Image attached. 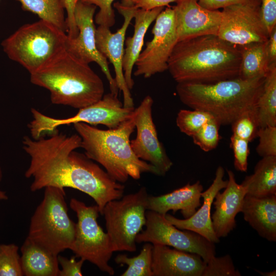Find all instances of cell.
<instances>
[{
    "instance_id": "836d02e7",
    "label": "cell",
    "mask_w": 276,
    "mask_h": 276,
    "mask_svg": "<svg viewBox=\"0 0 276 276\" xmlns=\"http://www.w3.org/2000/svg\"><path fill=\"white\" fill-rule=\"evenodd\" d=\"M229 255L214 257L206 263L202 276H241Z\"/></svg>"
},
{
    "instance_id": "5b68a950",
    "label": "cell",
    "mask_w": 276,
    "mask_h": 276,
    "mask_svg": "<svg viewBox=\"0 0 276 276\" xmlns=\"http://www.w3.org/2000/svg\"><path fill=\"white\" fill-rule=\"evenodd\" d=\"M264 79L238 77L212 83L180 82L176 90L183 104L208 112L221 126L227 125L246 110L256 107Z\"/></svg>"
},
{
    "instance_id": "ba28073f",
    "label": "cell",
    "mask_w": 276,
    "mask_h": 276,
    "mask_svg": "<svg viewBox=\"0 0 276 276\" xmlns=\"http://www.w3.org/2000/svg\"><path fill=\"white\" fill-rule=\"evenodd\" d=\"M148 196L146 188L142 187L104 208L102 215L113 252L136 251V237L146 223Z\"/></svg>"
},
{
    "instance_id": "9c48e42d",
    "label": "cell",
    "mask_w": 276,
    "mask_h": 276,
    "mask_svg": "<svg viewBox=\"0 0 276 276\" xmlns=\"http://www.w3.org/2000/svg\"><path fill=\"white\" fill-rule=\"evenodd\" d=\"M134 107L127 108L118 97V94L109 93L97 102L79 109L74 116L58 119L47 116L35 108H31L32 120L28 125L31 137L38 139L45 134L53 133L59 126L84 123L91 125L102 124L109 129L118 127L129 119Z\"/></svg>"
},
{
    "instance_id": "30bf717a",
    "label": "cell",
    "mask_w": 276,
    "mask_h": 276,
    "mask_svg": "<svg viewBox=\"0 0 276 276\" xmlns=\"http://www.w3.org/2000/svg\"><path fill=\"white\" fill-rule=\"evenodd\" d=\"M70 206L78 218L75 239L70 250L76 257L87 261L101 271L113 275L114 270L109 264L113 251L108 234L98 224L100 212L98 206H87L73 198Z\"/></svg>"
},
{
    "instance_id": "9a60e30c",
    "label": "cell",
    "mask_w": 276,
    "mask_h": 276,
    "mask_svg": "<svg viewBox=\"0 0 276 276\" xmlns=\"http://www.w3.org/2000/svg\"><path fill=\"white\" fill-rule=\"evenodd\" d=\"M96 7L81 0L76 4L74 18L78 33L72 38L67 35L65 49L86 63L94 62L98 64L108 82L110 92L118 95L119 89L110 73L107 60L96 46V28L94 20Z\"/></svg>"
},
{
    "instance_id": "ffe728a7",
    "label": "cell",
    "mask_w": 276,
    "mask_h": 276,
    "mask_svg": "<svg viewBox=\"0 0 276 276\" xmlns=\"http://www.w3.org/2000/svg\"><path fill=\"white\" fill-rule=\"evenodd\" d=\"M224 175V168L219 166L212 183L205 191L201 192L202 204L192 216L180 219L167 213L165 216L167 221L181 230L193 231L213 243H218L220 240L216 237L212 226L211 210L215 195L227 186V180L223 179Z\"/></svg>"
},
{
    "instance_id": "603a6c76",
    "label": "cell",
    "mask_w": 276,
    "mask_h": 276,
    "mask_svg": "<svg viewBox=\"0 0 276 276\" xmlns=\"http://www.w3.org/2000/svg\"><path fill=\"white\" fill-rule=\"evenodd\" d=\"M163 7L151 10L136 9L134 15V32L131 37L125 39L124 54L123 58V70L126 83L129 89L134 84L132 78L135 62L142 52L145 34L150 25L155 20Z\"/></svg>"
},
{
    "instance_id": "484cf974",
    "label": "cell",
    "mask_w": 276,
    "mask_h": 276,
    "mask_svg": "<svg viewBox=\"0 0 276 276\" xmlns=\"http://www.w3.org/2000/svg\"><path fill=\"white\" fill-rule=\"evenodd\" d=\"M238 47L241 56L239 77L245 79L265 77L270 65L267 41Z\"/></svg>"
},
{
    "instance_id": "8992f818",
    "label": "cell",
    "mask_w": 276,
    "mask_h": 276,
    "mask_svg": "<svg viewBox=\"0 0 276 276\" xmlns=\"http://www.w3.org/2000/svg\"><path fill=\"white\" fill-rule=\"evenodd\" d=\"M67 34L42 19L24 25L4 39L1 45L8 58L30 74L38 70L65 49Z\"/></svg>"
},
{
    "instance_id": "f35d334b",
    "label": "cell",
    "mask_w": 276,
    "mask_h": 276,
    "mask_svg": "<svg viewBox=\"0 0 276 276\" xmlns=\"http://www.w3.org/2000/svg\"><path fill=\"white\" fill-rule=\"evenodd\" d=\"M260 13L269 35L276 28V0H261Z\"/></svg>"
},
{
    "instance_id": "d6a6232c",
    "label": "cell",
    "mask_w": 276,
    "mask_h": 276,
    "mask_svg": "<svg viewBox=\"0 0 276 276\" xmlns=\"http://www.w3.org/2000/svg\"><path fill=\"white\" fill-rule=\"evenodd\" d=\"M220 126L216 120L212 118L191 136L194 143L205 152L214 149L221 139L219 133Z\"/></svg>"
},
{
    "instance_id": "44dd1931",
    "label": "cell",
    "mask_w": 276,
    "mask_h": 276,
    "mask_svg": "<svg viewBox=\"0 0 276 276\" xmlns=\"http://www.w3.org/2000/svg\"><path fill=\"white\" fill-rule=\"evenodd\" d=\"M203 186L200 181L185 186L169 193L159 196H149L147 210L156 212L165 215L170 210L175 214L180 210L185 219L192 216L201 205V194Z\"/></svg>"
},
{
    "instance_id": "7402d4cb",
    "label": "cell",
    "mask_w": 276,
    "mask_h": 276,
    "mask_svg": "<svg viewBox=\"0 0 276 276\" xmlns=\"http://www.w3.org/2000/svg\"><path fill=\"white\" fill-rule=\"evenodd\" d=\"M241 212L245 221L261 237L276 241V195L260 197L246 195Z\"/></svg>"
},
{
    "instance_id": "4dcf8cb0",
    "label": "cell",
    "mask_w": 276,
    "mask_h": 276,
    "mask_svg": "<svg viewBox=\"0 0 276 276\" xmlns=\"http://www.w3.org/2000/svg\"><path fill=\"white\" fill-rule=\"evenodd\" d=\"M233 135L249 142L257 137L260 128L257 107L248 109L239 116L232 124Z\"/></svg>"
},
{
    "instance_id": "2e32d148",
    "label": "cell",
    "mask_w": 276,
    "mask_h": 276,
    "mask_svg": "<svg viewBox=\"0 0 276 276\" xmlns=\"http://www.w3.org/2000/svg\"><path fill=\"white\" fill-rule=\"evenodd\" d=\"M119 12L123 16L124 22L121 27L115 33L110 28L99 26L96 30V43L98 51L109 60L114 67L115 81L119 90L123 95V106L134 107L133 100L130 90L128 87L123 70V58L127 30L130 25L136 8L123 5L116 2L113 5Z\"/></svg>"
},
{
    "instance_id": "f6af8a7d",
    "label": "cell",
    "mask_w": 276,
    "mask_h": 276,
    "mask_svg": "<svg viewBox=\"0 0 276 276\" xmlns=\"http://www.w3.org/2000/svg\"><path fill=\"white\" fill-rule=\"evenodd\" d=\"M8 199V196L6 192L0 189V201L1 200H7Z\"/></svg>"
},
{
    "instance_id": "1f68e13d",
    "label": "cell",
    "mask_w": 276,
    "mask_h": 276,
    "mask_svg": "<svg viewBox=\"0 0 276 276\" xmlns=\"http://www.w3.org/2000/svg\"><path fill=\"white\" fill-rule=\"evenodd\" d=\"M17 245L0 244V276H23Z\"/></svg>"
},
{
    "instance_id": "ee69618b",
    "label": "cell",
    "mask_w": 276,
    "mask_h": 276,
    "mask_svg": "<svg viewBox=\"0 0 276 276\" xmlns=\"http://www.w3.org/2000/svg\"><path fill=\"white\" fill-rule=\"evenodd\" d=\"M256 271L257 272H259L261 275H264V276H275L276 275V270H274L273 271H270V272H261L259 270H256Z\"/></svg>"
},
{
    "instance_id": "4316f807",
    "label": "cell",
    "mask_w": 276,
    "mask_h": 276,
    "mask_svg": "<svg viewBox=\"0 0 276 276\" xmlns=\"http://www.w3.org/2000/svg\"><path fill=\"white\" fill-rule=\"evenodd\" d=\"M256 107L260 128L276 126V63L269 65Z\"/></svg>"
},
{
    "instance_id": "cb8c5ba5",
    "label": "cell",
    "mask_w": 276,
    "mask_h": 276,
    "mask_svg": "<svg viewBox=\"0 0 276 276\" xmlns=\"http://www.w3.org/2000/svg\"><path fill=\"white\" fill-rule=\"evenodd\" d=\"M20 249L23 275L58 276L57 255L49 252L27 237Z\"/></svg>"
},
{
    "instance_id": "e0dca14e",
    "label": "cell",
    "mask_w": 276,
    "mask_h": 276,
    "mask_svg": "<svg viewBox=\"0 0 276 276\" xmlns=\"http://www.w3.org/2000/svg\"><path fill=\"white\" fill-rule=\"evenodd\" d=\"M178 41L207 35H217L222 13L201 7L198 0H177L172 7Z\"/></svg>"
},
{
    "instance_id": "7dc6e473",
    "label": "cell",
    "mask_w": 276,
    "mask_h": 276,
    "mask_svg": "<svg viewBox=\"0 0 276 276\" xmlns=\"http://www.w3.org/2000/svg\"><path fill=\"white\" fill-rule=\"evenodd\" d=\"M79 0H74V2L75 3V4L77 3V2H78Z\"/></svg>"
},
{
    "instance_id": "83f0119b",
    "label": "cell",
    "mask_w": 276,
    "mask_h": 276,
    "mask_svg": "<svg viewBox=\"0 0 276 276\" xmlns=\"http://www.w3.org/2000/svg\"><path fill=\"white\" fill-rule=\"evenodd\" d=\"M22 8L67 32L63 0H16Z\"/></svg>"
},
{
    "instance_id": "3957f363",
    "label": "cell",
    "mask_w": 276,
    "mask_h": 276,
    "mask_svg": "<svg viewBox=\"0 0 276 276\" xmlns=\"http://www.w3.org/2000/svg\"><path fill=\"white\" fill-rule=\"evenodd\" d=\"M73 126L86 156L100 164L117 181L124 183L129 177L139 179L144 173L157 175L153 166L139 158L132 150L130 136L135 128L133 114L118 127L107 130L84 123Z\"/></svg>"
},
{
    "instance_id": "7bdbcfd3",
    "label": "cell",
    "mask_w": 276,
    "mask_h": 276,
    "mask_svg": "<svg viewBox=\"0 0 276 276\" xmlns=\"http://www.w3.org/2000/svg\"><path fill=\"white\" fill-rule=\"evenodd\" d=\"M267 52L269 64L276 63V28L269 34L267 41Z\"/></svg>"
},
{
    "instance_id": "b9f144b4",
    "label": "cell",
    "mask_w": 276,
    "mask_h": 276,
    "mask_svg": "<svg viewBox=\"0 0 276 276\" xmlns=\"http://www.w3.org/2000/svg\"><path fill=\"white\" fill-rule=\"evenodd\" d=\"M65 10L66 12V23L67 36L69 38L75 37L78 33L74 18L75 3L74 0H63Z\"/></svg>"
},
{
    "instance_id": "e575fe53",
    "label": "cell",
    "mask_w": 276,
    "mask_h": 276,
    "mask_svg": "<svg viewBox=\"0 0 276 276\" xmlns=\"http://www.w3.org/2000/svg\"><path fill=\"white\" fill-rule=\"evenodd\" d=\"M257 137L259 139L256 148L258 155L262 157L276 156V126L259 128Z\"/></svg>"
},
{
    "instance_id": "8fae6325",
    "label": "cell",
    "mask_w": 276,
    "mask_h": 276,
    "mask_svg": "<svg viewBox=\"0 0 276 276\" xmlns=\"http://www.w3.org/2000/svg\"><path fill=\"white\" fill-rule=\"evenodd\" d=\"M145 229L137 235L136 243L172 246L175 249L199 255L206 263L215 257V246L201 235L193 231L181 229L169 223L162 215L154 211L146 212Z\"/></svg>"
},
{
    "instance_id": "7a4b0ae2",
    "label": "cell",
    "mask_w": 276,
    "mask_h": 276,
    "mask_svg": "<svg viewBox=\"0 0 276 276\" xmlns=\"http://www.w3.org/2000/svg\"><path fill=\"white\" fill-rule=\"evenodd\" d=\"M240 60L237 45L207 35L178 41L168 70L177 83H212L239 77Z\"/></svg>"
},
{
    "instance_id": "74e56055",
    "label": "cell",
    "mask_w": 276,
    "mask_h": 276,
    "mask_svg": "<svg viewBox=\"0 0 276 276\" xmlns=\"http://www.w3.org/2000/svg\"><path fill=\"white\" fill-rule=\"evenodd\" d=\"M76 257L73 256L70 259L58 255L57 258L59 265L61 269H59L58 276H82V267L85 261L80 259L76 260Z\"/></svg>"
},
{
    "instance_id": "d4e9b609",
    "label": "cell",
    "mask_w": 276,
    "mask_h": 276,
    "mask_svg": "<svg viewBox=\"0 0 276 276\" xmlns=\"http://www.w3.org/2000/svg\"><path fill=\"white\" fill-rule=\"evenodd\" d=\"M246 195L260 197L276 195V156L263 157L256 164L253 174L241 183Z\"/></svg>"
},
{
    "instance_id": "277c9868",
    "label": "cell",
    "mask_w": 276,
    "mask_h": 276,
    "mask_svg": "<svg viewBox=\"0 0 276 276\" xmlns=\"http://www.w3.org/2000/svg\"><path fill=\"white\" fill-rule=\"evenodd\" d=\"M30 81L49 91L52 103L78 109L100 100L104 93L102 80L89 64L65 49L30 74Z\"/></svg>"
},
{
    "instance_id": "6da1fadb",
    "label": "cell",
    "mask_w": 276,
    "mask_h": 276,
    "mask_svg": "<svg viewBox=\"0 0 276 276\" xmlns=\"http://www.w3.org/2000/svg\"><path fill=\"white\" fill-rule=\"evenodd\" d=\"M81 142L77 133L67 135L58 130L48 138L25 136L22 149L30 159L25 176L33 179L32 192L52 186L83 192L95 200L102 215L108 202L123 197L125 186L85 154L76 151L81 148Z\"/></svg>"
},
{
    "instance_id": "d590c367",
    "label": "cell",
    "mask_w": 276,
    "mask_h": 276,
    "mask_svg": "<svg viewBox=\"0 0 276 276\" xmlns=\"http://www.w3.org/2000/svg\"><path fill=\"white\" fill-rule=\"evenodd\" d=\"M249 143L233 134L231 137V147L234 156V167L239 171H247V159L250 153Z\"/></svg>"
},
{
    "instance_id": "f546056e",
    "label": "cell",
    "mask_w": 276,
    "mask_h": 276,
    "mask_svg": "<svg viewBox=\"0 0 276 276\" xmlns=\"http://www.w3.org/2000/svg\"><path fill=\"white\" fill-rule=\"evenodd\" d=\"M212 118L211 114L202 110L181 109L177 113L176 123L181 132L192 136Z\"/></svg>"
},
{
    "instance_id": "7c38bea8",
    "label": "cell",
    "mask_w": 276,
    "mask_h": 276,
    "mask_svg": "<svg viewBox=\"0 0 276 276\" xmlns=\"http://www.w3.org/2000/svg\"><path fill=\"white\" fill-rule=\"evenodd\" d=\"M155 20L153 38L135 62V76L148 78L167 70L168 60L178 42L172 7L163 10Z\"/></svg>"
},
{
    "instance_id": "60d3db41",
    "label": "cell",
    "mask_w": 276,
    "mask_h": 276,
    "mask_svg": "<svg viewBox=\"0 0 276 276\" xmlns=\"http://www.w3.org/2000/svg\"><path fill=\"white\" fill-rule=\"evenodd\" d=\"M202 7L210 10H216L238 4L261 3V0H198Z\"/></svg>"
},
{
    "instance_id": "f1b7e54d",
    "label": "cell",
    "mask_w": 276,
    "mask_h": 276,
    "mask_svg": "<svg viewBox=\"0 0 276 276\" xmlns=\"http://www.w3.org/2000/svg\"><path fill=\"white\" fill-rule=\"evenodd\" d=\"M153 244L147 242L137 256L129 257L127 255H119L115 262L128 266L121 276H153L152 270Z\"/></svg>"
},
{
    "instance_id": "bcb514c9",
    "label": "cell",
    "mask_w": 276,
    "mask_h": 276,
    "mask_svg": "<svg viewBox=\"0 0 276 276\" xmlns=\"http://www.w3.org/2000/svg\"><path fill=\"white\" fill-rule=\"evenodd\" d=\"M3 177V170H2V168L0 163V182H1V181L2 180Z\"/></svg>"
},
{
    "instance_id": "ac0fdd59",
    "label": "cell",
    "mask_w": 276,
    "mask_h": 276,
    "mask_svg": "<svg viewBox=\"0 0 276 276\" xmlns=\"http://www.w3.org/2000/svg\"><path fill=\"white\" fill-rule=\"evenodd\" d=\"M227 184L222 193L219 191L213 204L215 211L211 216L213 230L217 238L226 237L236 227L235 217L241 212L243 199L246 195L245 188L237 183L234 173L227 170Z\"/></svg>"
},
{
    "instance_id": "5bb4252c",
    "label": "cell",
    "mask_w": 276,
    "mask_h": 276,
    "mask_svg": "<svg viewBox=\"0 0 276 276\" xmlns=\"http://www.w3.org/2000/svg\"><path fill=\"white\" fill-rule=\"evenodd\" d=\"M153 103V99L148 95L134 108L133 117L136 135L130 141V146L139 158L153 166L157 175L164 176L171 169L173 163L158 140L152 118Z\"/></svg>"
},
{
    "instance_id": "8d00e7d4",
    "label": "cell",
    "mask_w": 276,
    "mask_h": 276,
    "mask_svg": "<svg viewBox=\"0 0 276 276\" xmlns=\"http://www.w3.org/2000/svg\"><path fill=\"white\" fill-rule=\"evenodd\" d=\"M82 2L93 5L99 8L95 16V22L99 26L108 28L112 27L115 23V16L112 4L114 0H81Z\"/></svg>"
},
{
    "instance_id": "4fadbf2b",
    "label": "cell",
    "mask_w": 276,
    "mask_h": 276,
    "mask_svg": "<svg viewBox=\"0 0 276 276\" xmlns=\"http://www.w3.org/2000/svg\"><path fill=\"white\" fill-rule=\"evenodd\" d=\"M260 6L238 4L223 8L217 36L237 46L267 41L269 35L261 16Z\"/></svg>"
},
{
    "instance_id": "52a82bcc",
    "label": "cell",
    "mask_w": 276,
    "mask_h": 276,
    "mask_svg": "<svg viewBox=\"0 0 276 276\" xmlns=\"http://www.w3.org/2000/svg\"><path fill=\"white\" fill-rule=\"evenodd\" d=\"M64 188L47 187L43 198L30 220L27 238L49 252L58 255L70 249L76 224L68 214Z\"/></svg>"
},
{
    "instance_id": "d6986e66",
    "label": "cell",
    "mask_w": 276,
    "mask_h": 276,
    "mask_svg": "<svg viewBox=\"0 0 276 276\" xmlns=\"http://www.w3.org/2000/svg\"><path fill=\"white\" fill-rule=\"evenodd\" d=\"M205 265L197 254L153 244V276H202Z\"/></svg>"
},
{
    "instance_id": "ab89813d",
    "label": "cell",
    "mask_w": 276,
    "mask_h": 276,
    "mask_svg": "<svg viewBox=\"0 0 276 276\" xmlns=\"http://www.w3.org/2000/svg\"><path fill=\"white\" fill-rule=\"evenodd\" d=\"M177 0H122L123 5L132 7L136 9L151 10L157 7H164Z\"/></svg>"
}]
</instances>
